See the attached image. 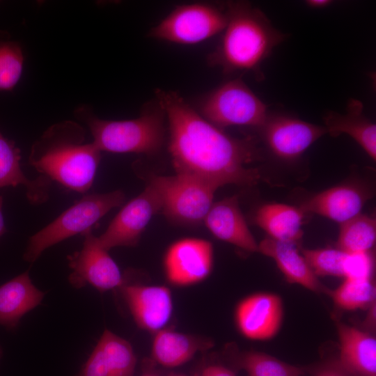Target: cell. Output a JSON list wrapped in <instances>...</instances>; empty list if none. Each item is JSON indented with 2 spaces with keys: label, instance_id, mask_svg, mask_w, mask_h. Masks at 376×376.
Wrapping results in <instances>:
<instances>
[{
  "label": "cell",
  "instance_id": "6da1fadb",
  "mask_svg": "<svg viewBox=\"0 0 376 376\" xmlns=\"http://www.w3.org/2000/svg\"><path fill=\"white\" fill-rule=\"evenodd\" d=\"M155 99L167 118L169 150L176 173L189 175L216 188L251 187L260 180L249 164L259 155L256 141L232 137L203 118L176 91L156 89Z\"/></svg>",
  "mask_w": 376,
  "mask_h": 376
},
{
  "label": "cell",
  "instance_id": "7a4b0ae2",
  "mask_svg": "<svg viewBox=\"0 0 376 376\" xmlns=\"http://www.w3.org/2000/svg\"><path fill=\"white\" fill-rule=\"evenodd\" d=\"M85 128L74 120L49 126L32 144L29 162L41 175L80 194L92 187L101 151L86 142Z\"/></svg>",
  "mask_w": 376,
  "mask_h": 376
},
{
  "label": "cell",
  "instance_id": "3957f363",
  "mask_svg": "<svg viewBox=\"0 0 376 376\" xmlns=\"http://www.w3.org/2000/svg\"><path fill=\"white\" fill-rule=\"evenodd\" d=\"M225 9L227 24L217 47L207 56L208 64L224 74L251 72L261 78L262 63L285 35L248 2H228Z\"/></svg>",
  "mask_w": 376,
  "mask_h": 376
},
{
  "label": "cell",
  "instance_id": "277c9868",
  "mask_svg": "<svg viewBox=\"0 0 376 376\" xmlns=\"http://www.w3.org/2000/svg\"><path fill=\"white\" fill-rule=\"evenodd\" d=\"M74 114L87 126L101 152L151 155L162 147L166 116L156 99L143 107L138 118L130 120L100 118L88 104L77 107Z\"/></svg>",
  "mask_w": 376,
  "mask_h": 376
},
{
  "label": "cell",
  "instance_id": "5b68a950",
  "mask_svg": "<svg viewBox=\"0 0 376 376\" xmlns=\"http://www.w3.org/2000/svg\"><path fill=\"white\" fill-rule=\"evenodd\" d=\"M125 199L123 191L85 194L57 218L33 235L24 254L26 261L33 263L45 250L77 234H83Z\"/></svg>",
  "mask_w": 376,
  "mask_h": 376
},
{
  "label": "cell",
  "instance_id": "8992f818",
  "mask_svg": "<svg viewBox=\"0 0 376 376\" xmlns=\"http://www.w3.org/2000/svg\"><path fill=\"white\" fill-rule=\"evenodd\" d=\"M198 113L214 126L260 128L268 116L267 105L240 78L229 80L201 97Z\"/></svg>",
  "mask_w": 376,
  "mask_h": 376
},
{
  "label": "cell",
  "instance_id": "52a82bcc",
  "mask_svg": "<svg viewBox=\"0 0 376 376\" xmlns=\"http://www.w3.org/2000/svg\"><path fill=\"white\" fill-rule=\"evenodd\" d=\"M148 184L158 194L162 211L169 219L186 224L204 221L213 204V185L194 176L176 173L152 175Z\"/></svg>",
  "mask_w": 376,
  "mask_h": 376
},
{
  "label": "cell",
  "instance_id": "ba28073f",
  "mask_svg": "<svg viewBox=\"0 0 376 376\" xmlns=\"http://www.w3.org/2000/svg\"><path fill=\"white\" fill-rule=\"evenodd\" d=\"M228 22L226 9L206 3L175 7L152 27L148 37L182 45L201 42L222 32Z\"/></svg>",
  "mask_w": 376,
  "mask_h": 376
},
{
  "label": "cell",
  "instance_id": "9c48e42d",
  "mask_svg": "<svg viewBox=\"0 0 376 376\" xmlns=\"http://www.w3.org/2000/svg\"><path fill=\"white\" fill-rule=\"evenodd\" d=\"M82 235L81 250L68 257L72 269L70 283L77 288L89 284L101 292L120 288L125 281L109 251L100 245L92 229Z\"/></svg>",
  "mask_w": 376,
  "mask_h": 376
},
{
  "label": "cell",
  "instance_id": "30bf717a",
  "mask_svg": "<svg viewBox=\"0 0 376 376\" xmlns=\"http://www.w3.org/2000/svg\"><path fill=\"white\" fill-rule=\"evenodd\" d=\"M162 210L160 198L152 186L125 204L97 237L107 251L116 246H136L152 217Z\"/></svg>",
  "mask_w": 376,
  "mask_h": 376
},
{
  "label": "cell",
  "instance_id": "8fae6325",
  "mask_svg": "<svg viewBox=\"0 0 376 376\" xmlns=\"http://www.w3.org/2000/svg\"><path fill=\"white\" fill-rule=\"evenodd\" d=\"M213 265L211 242L200 238H184L166 250L164 268L168 281L175 286H189L209 276Z\"/></svg>",
  "mask_w": 376,
  "mask_h": 376
},
{
  "label": "cell",
  "instance_id": "7c38bea8",
  "mask_svg": "<svg viewBox=\"0 0 376 376\" xmlns=\"http://www.w3.org/2000/svg\"><path fill=\"white\" fill-rule=\"evenodd\" d=\"M260 129L269 150L285 160L299 157L327 133L324 127L283 114H268Z\"/></svg>",
  "mask_w": 376,
  "mask_h": 376
},
{
  "label": "cell",
  "instance_id": "4fadbf2b",
  "mask_svg": "<svg viewBox=\"0 0 376 376\" xmlns=\"http://www.w3.org/2000/svg\"><path fill=\"white\" fill-rule=\"evenodd\" d=\"M283 317L279 296L258 292L246 296L235 307V322L240 333L252 340H266L279 332Z\"/></svg>",
  "mask_w": 376,
  "mask_h": 376
},
{
  "label": "cell",
  "instance_id": "5bb4252c",
  "mask_svg": "<svg viewBox=\"0 0 376 376\" xmlns=\"http://www.w3.org/2000/svg\"><path fill=\"white\" fill-rule=\"evenodd\" d=\"M120 289L140 329L155 334L163 329L171 320L173 303L167 287L125 283Z\"/></svg>",
  "mask_w": 376,
  "mask_h": 376
},
{
  "label": "cell",
  "instance_id": "9a60e30c",
  "mask_svg": "<svg viewBox=\"0 0 376 376\" xmlns=\"http://www.w3.org/2000/svg\"><path fill=\"white\" fill-rule=\"evenodd\" d=\"M136 363L131 344L105 329L79 376H133Z\"/></svg>",
  "mask_w": 376,
  "mask_h": 376
},
{
  "label": "cell",
  "instance_id": "2e32d148",
  "mask_svg": "<svg viewBox=\"0 0 376 376\" xmlns=\"http://www.w3.org/2000/svg\"><path fill=\"white\" fill-rule=\"evenodd\" d=\"M204 222L217 238L245 251L258 252V244L246 224L236 196L213 203Z\"/></svg>",
  "mask_w": 376,
  "mask_h": 376
},
{
  "label": "cell",
  "instance_id": "e0dca14e",
  "mask_svg": "<svg viewBox=\"0 0 376 376\" xmlns=\"http://www.w3.org/2000/svg\"><path fill=\"white\" fill-rule=\"evenodd\" d=\"M368 198L367 191L355 185H341L313 195L299 207L306 214H317L341 224L359 214Z\"/></svg>",
  "mask_w": 376,
  "mask_h": 376
},
{
  "label": "cell",
  "instance_id": "ac0fdd59",
  "mask_svg": "<svg viewBox=\"0 0 376 376\" xmlns=\"http://www.w3.org/2000/svg\"><path fill=\"white\" fill-rule=\"evenodd\" d=\"M338 361L350 376H376V339L369 332L337 323Z\"/></svg>",
  "mask_w": 376,
  "mask_h": 376
},
{
  "label": "cell",
  "instance_id": "d6986e66",
  "mask_svg": "<svg viewBox=\"0 0 376 376\" xmlns=\"http://www.w3.org/2000/svg\"><path fill=\"white\" fill-rule=\"evenodd\" d=\"M258 252L272 258L286 280L316 293H328L313 273L297 244L267 237L258 243Z\"/></svg>",
  "mask_w": 376,
  "mask_h": 376
},
{
  "label": "cell",
  "instance_id": "ffe728a7",
  "mask_svg": "<svg viewBox=\"0 0 376 376\" xmlns=\"http://www.w3.org/2000/svg\"><path fill=\"white\" fill-rule=\"evenodd\" d=\"M20 160V149L0 132V188L22 185L31 205L45 203L49 197L52 181L42 175L33 179L27 178L21 168Z\"/></svg>",
  "mask_w": 376,
  "mask_h": 376
},
{
  "label": "cell",
  "instance_id": "44dd1931",
  "mask_svg": "<svg viewBox=\"0 0 376 376\" xmlns=\"http://www.w3.org/2000/svg\"><path fill=\"white\" fill-rule=\"evenodd\" d=\"M361 102L350 99L346 113L329 111L324 116L327 132L334 137L351 136L373 160L376 159V125L363 114Z\"/></svg>",
  "mask_w": 376,
  "mask_h": 376
},
{
  "label": "cell",
  "instance_id": "7402d4cb",
  "mask_svg": "<svg viewBox=\"0 0 376 376\" xmlns=\"http://www.w3.org/2000/svg\"><path fill=\"white\" fill-rule=\"evenodd\" d=\"M44 292L37 288L26 271L0 285V324L14 328L20 319L38 306Z\"/></svg>",
  "mask_w": 376,
  "mask_h": 376
},
{
  "label": "cell",
  "instance_id": "603a6c76",
  "mask_svg": "<svg viewBox=\"0 0 376 376\" xmlns=\"http://www.w3.org/2000/svg\"><path fill=\"white\" fill-rule=\"evenodd\" d=\"M305 214L299 207L268 203L258 208L255 221L270 238L297 244L303 236L301 228Z\"/></svg>",
  "mask_w": 376,
  "mask_h": 376
},
{
  "label": "cell",
  "instance_id": "cb8c5ba5",
  "mask_svg": "<svg viewBox=\"0 0 376 376\" xmlns=\"http://www.w3.org/2000/svg\"><path fill=\"white\" fill-rule=\"evenodd\" d=\"M208 345L194 336L163 329L155 333L151 354L158 364L173 368L186 363Z\"/></svg>",
  "mask_w": 376,
  "mask_h": 376
},
{
  "label": "cell",
  "instance_id": "d4e9b609",
  "mask_svg": "<svg viewBox=\"0 0 376 376\" xmlns=\"http://www.w3.org/2000/svg\"><path fill=\"white\" fill-rule=\"evenodd\" d=\"M340 225L338 249L347 253L366 252L375 245L376 221L373 217L359 214Z\"/></svg>",
  "mask_w": 376,
  "mask_h": 376
},
{
  "label": "cell",
  "instance_id": "484cf974",
  "mask_svg": "<svg viewBox=\"0 0 376 376\" xmlns=\"http://www.w3.org/2000/svg\"><path fill=\"white\" fill-rule=\"evenodd\" d=\"M329 295L336 306L346 311L368 309L375 302L376 289L372 280L344 279Z\"/></svg>",
  "mask_w": 376,
  "mask_h": 376
},
{
  "label": "cell",
  "instance_id": "4316f807",
  "mask_svg": "<svg viewBox=\"0 0 376 376\" xmlns=\"http://www.w3.org/2000/svg\"><path fill=\"white\" fill-rule=\"evenodd\" d=\"M238 363L248 376H301L304 370L260 352H246Z\"/></svg>",
  "mask_w": 376,
  "mask_h": 376
},
{
  "label": "cell",
  "instance_id": "83f0119b",
  "mask_svg": "<svg viewBox=\"0 0 376 376\" xmlns=\"http://www.w3.org/2000/svg\"><path fill=\"white\" fill-rule=\"evenodd\" d=\"M24 56L19 42L0 31V91H12L19 81Z\"/></svg>",
  "mask_w": 376,
  "mask_h": 376
},
{
  "label": "cell",
  "instance_id": "f1b7e54d",
  "mask_svg": "<svg viewBox=\"0 0 376 376\" xmlns=\"http://www.w3.org/2000/svg\"><path fill=\"white\" fill-rule=\"evenodd\" d=\"M300 251L317 276L343 277L345 251L338 248L303 249Z\"/></svg>",
  "mask_w": 376,
  "mask_h": 376
},
{
  "label": "cell",
  "instance_id": "f546056e",
  "mask_svg": "<svg viewBox=\"0 0 376 376\" xmlns=\"http://www.w3.org/2000/svg\"><path fill=\"white\" fill-rule=\"evenodd\" d=\"M374 260L370 251L345 252L343 263V278L352 280H372Z\"/></svg>",
  "mask_w": 376,
  "mask_h": 376
},
{
  "label": "cell",
  "instance_id": "4dcf8cb0",
  "mask_svg": "<svg viewBox=\"0 0 376 376\" xmlns=\"http://www.w3.org/2000/svg\"><path fill=\"white\" fill-rule=\"evenodd\" d=\"M314 376H350L342 366L338 359L329 360L323 363Z\"/></svg>",
  "mask_w": 376,
  "mask_h": 376
},
{
  "label": "cell",
  "instance_id": "1f68e13d",
  "mask_svg": "<svg viewBox=\"0 0 376 376\" xmlns=\"http://www.w3.org/2000/svg\"><path fill=\"white\" fill-rule=\"evenodd\" d=\"M201 376H236L230 368L218 364L209 365L203 368Z\"/></svg>",
  "mask_w": 376,
  "mask_h": 376
},
{
  "label": "cell",
  "instance_id": "d6a6232c",
  "mask_svg": "<svg viewBox=\"0 0 376 376\" xmlns=\"http://www.w3.org/2000/svg\"><path fill=\"white\" fill-rule=\"evenodd\" d=\"M305 2L309 8L315 9L327 8L333 3L331 0H308Z\"/></svg>",
  "mask_w": 376,
  "mask_h": 376
},
{
  "label": "cell",
  "instance_id": "836d02e7",
  "mask_svg": "<svg viewBox=\"0 0 376 376\" xmlns=\"http://www.w3.org/2000/svg\"><path fill=\"white\" fill-rule=\"evenodd\" d=\"M368 315L365 323L373 330L375 324V302L368 308ZM375 328V327H374Z\"/></svg>",
  "mask_w": 376,
  "mask_h": 376
},
{
  "label": "cell",
  "instance_id": "e575fe53",
  "mask_svg": "<svg viewBox=\"0 0 376 376\" xmlns=\"http://www.w3.org/2000/svg\"><path fill=\"white\" fill-rule=\"evenodd\" d=\"M3 197L0 196V237L6 231L2 212Z\"/></svg>",
  "mask_w": 376,
  "mask_h": 376
},
{
  "label": "cell",
  "instance_id": "d590c367",
  "mask_svg": "<svg viewBox=\"0 0 376 376\" xmlns=\"http://www.w3.org/2000/svg\"><path fill=\"white\" fill-rule=\"evenodd\" d=\"M142 376H152V375H149V374H146V375H142Z\"/></svg>",
  "mask_w": 376,
  "mask_h": 376
},
{
  "label": "cell",
  "instance_id": "8d00e7d4",
  "mask_svg": "<svg viewBox=\"0 0 376 376\" xmlns=\"http://www.w3.org/2000/svg\"><path fill=\"white\" fill-rule=\"evenodd\" d=\"M1 349H0V356H1Z\"/></svg>",
  "mask_w": 376,
  "mask_h": 376
},
{
  "label": "cell",
  "instance_id": "74e56055",
  "mask_svg": "<svg viewBox=\"0 0 376 376\" xmlns=\"http://www.w3.org/2000/svg\"><path fill=\"white\" fill-rule=\"evenodd\" d=\"M177 376H182V375H177Z\"/></svg>",
  "mask_w": 376,
  "mask_h": 376
}]
</instances>
